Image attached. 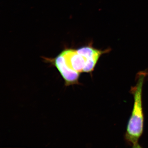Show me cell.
<instances>
[{"label": "cell", "instance_id": "6da1fadb", "mask_svg": "<svg viewBox=\"0 0 148 148\" xmlns=\"http://www.w3.org/2000/svg\"><path fill=\"white\" fill-rule=\"evenodd\" d=\"M148 73L147 71H144L138 73L136 76V84L132 86L130 90V93L133 96L134 103L126 127L125 139L132 148L142 147L139 142L144 131L143 90V84Z\"/></svg>", "mask_w": 148, "mask_h": 148}, {"label": "cell", "instance_id": "7a4b0ae2", "mask_svg": "<svg viewBox=\"0 0 148 148\" xmlns=\"http://www.w3.org/2000/svg\"><path fill=\"white\" fill-rule=\"evenodd\" d=\"M45 60L57 69L65 81L66 86L79 84V73L69 68L62 53H60L55 58H45Z\"/></svg>", "mask_w": 148, "mask_h": 148}, {"label": "cell", "instance_id": "3957f363", "mask_svg": "<svg viewBox=\"0 0 148 148\" xmlns=\"http://www.w3.org/2000/svg\"><path fill=\"white\" fill-rule=\"evenodd\" d=\"M64 56L66 64L69 68L78 73H83L86 59L79 55L76 50L66 49L61 53Z\"/></svg>", "mask_w": 148, "mask_h": 148}]
</instances>
